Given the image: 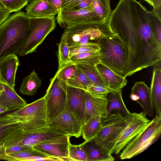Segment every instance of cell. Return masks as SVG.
<instances>
[{
  "label": "cell",
  "mask_w": 161,
  "mask_h": 161,
  "mask_svg": "<svg viewBox=\"0 0 161 161\" xmlns=\"http://www.w3.org/2000/svg\"><path fill=\"white\" fill-rule=\"evenodd\" d=\"M150 12L136 0H119L108 20L112 31L128 49L125 77L161 64V43L153 30Z\"/></svg>",
  "instance_id": "1"
},
{
  "label": "cell",
  "mask_w": 161,
  "mask_h": 161,
  "mask_svg": "<svg viewBox=\"0 0 161 161\" xmlns=\"http://www.w3.org/2000/svg\"><path fill=\"white\" fill-rule=\"evenodd\" d=\"M30 33V17L25 13L10 15L0 25V60L18 54Z\"/></svg>",
  "instance_id": "2"
},
{
  "label": "cell",
  "mask_w": 161,
  "mask_h": 161,
  "mask_svg": "<svg viewBox=\"0 0 161 161\" xmlns=\"http://www.w3.org/2000/svg\"><path fill=\"white\" fill-rule=\"evenodd\" d=\"M98 44L100 62L124 76L129 57L127 46L115 34L103 37Z\"/></svg>",
  "instance_id": "3"
},
{
  "label": "cell",
  "mask_w": 161,
  "mask_h": 161,
  "mask_svg": "<svg viewBox=\"0 0 161 161\" xmlns=\"http://www.w3.org/2000/svg\"><path fill=\"white\" fill-rule=\"evenodd\" d=\"M108 20L101 23L79 25L65 29L62 36L69 47L90 44H98L104 37L114 34Z\"/></svg>",
  "instance_id": "4"
},
{
  "label": "cell",
  "mask_w": 161,
  "mask_h": 161,
  "mask_svg": "<svg viewBox=\"0 0 161 161\" xmlns=\"http://www.w3.org/2000/svg\"><path fill=\"white\" fill-rule=\"evenodd\" d=\"M131 114L124 116L119 112L110 114L103 119L99 132L91 140L103 150L111 154L113 145L127 124Z\"/></svg>",
  "instance_id": "5"
},
{
  "label": "cell",
  "mask_w": 161,
  "mask_h": 161,
  "mask_svg": "<svg viewBox=\"0 0 161 161\" xmlns=\"http://www.w3.org/2000/svg\"><path fill=\"white\" fill-rule=\"evenodd\" d=\"M161 134V116L156 115L149 124L122 150L121 160L132 158L142 153L155 142Z\"/></svg>",
  "instance_id": "6"
},
{
  "label": "cell",
  "mask_w": 161,
  "mask_h": 161,
  "mask_svg": "<svg viewBox=\"0 0 161 161\" xmlns=\"http://www.w3.org/2000/svg\"><path fill=\"white\" fill-rule=\"evenodd\" d=\"M56 24L54 18L30 17L29 36L18 53L23 56L35 52L47 36L54 30Z\"/></svg>",
  "instance_id": "7"
},
{
  "label": "cell",
  "mask_w": 161,
  "mask_h": 161,
  "mask_svg": "<svg viewBox=\"0 0 161 161\" xmlns=\"http://www.w3.org/2000/svg\"><path fill=\"white\" fill-rule=\"evenodd\" d=\"M67 84L58 79L56 74L50 79V85L44 96L48 123L64 109L67 96Z\"/></svg>",
  "instance_id": "8"
},
{
  "label": "cell",
  "mask_w": 161,
  "mask_h": 161,
  "mask_svg": "<svg viewBox=\"0 0 161 161\" xmlns=\"http://www.w3.org/2000/svg\"><path fill=\"white\" fill-rule=\"evenodd\" d=\"M25 120V130H32L48 125L44 97L10 113Z\"/></svg>",
  "instance_id": "9"
},
{
  "label": "cell",
  "mask_w": 161,
  "mask_h": 161,
  "mask_svg": "<svg viewBox=\"0 0 161 161\" xmlns=\"http://www.w3.org/2000/svg\"><path fill=\"white\" fill-rule=\"evenodd\" d=\"M65 135L63 132L48 125L45 127L30 130H25L0 145V148H4L19 145L32 147L48 139Z\"/></svg>",
  "instance_id": "10"
},
{
  "label": "cell",
  "mask_w": 161,
  "mask_h": 161,
  "mask_svg": "<svg viewBox=\"0 0 161 161\" xmlns=\"http://www.w3.org/2000/svg\"><path fill=\"white\" fill-rule=\"evenodd\" d=\"M143 111L131 114L128 122L116 140L112 149L111 154H118L134 137L150 123Z\"/></svg>",
  "instance_id": "11"
},
{
  "label": "cell",
  "mask_w": 161,
  "mask_h": 161,
  "mask_svg": "<svg viewBox=\"0 0 161 161\" xmlns=\"http://www.w3.org/2000/svg\"><path fill=\"white\" fill-rule=\"evenodd\" d=\"M57 20L59 25L65 29L79 25L101 23L106 21L95 13L91 5L76 11L60 10L58 14Z\"/></svg>",
  "instance_id": "12"
},
{
  "label": "cell",
  "mask_w": 161,
  "mask_h": 161,
  "mask_svg": "<svg viewBox=\"0 0 161 161\" xmlns=\"http://www.w3.org/2000/svg\"><path fill=\"white\" fill-rule=\"evenodd\" d=\"M48 125L70 136L78 138L81 136V124L66 106L62 112Z\"/></svg>",
  "instance_id": "13"
},
{
  "label": "cell",
  "mask_w": 161,
  "mask_h": 161,
  "mask_svg": "<svg viewBox=\"0 0 161 161\" xmlns=\"http://www.w3.org/2000/svg\"><path fill=\"white\" fill-rule=\"evenodd\" d=\"M70 137L67 135H62L43 142L32 147L49 156L67 158Z\"/></svg>",
  "instance_id": "14"
},
{
  "label": "cell",
  "mask_w": 161,
  "mask_h": 161,
  "mask_svg": "<svg viewBox=\"0 0 161 161\" xmlns=\"http://www.w3.org/2000/svg\"><path fill=\"white\" fill-rule=\"evenodd\" d=\"M85 91L67 86L66 106L82 125L86 115Z\"/></svg>",
  "instance_id": "15"
},
{
  "label": "cell",
  "mask_w": 161,
  "mask_h": 161,
  "mask_svg": "<svg viewBox=\"0 0 161 161\" xmlns=\"http://www.w3.org/2000/svg\"><path fill=\"white\" fill-rule=\"evenodd\" d=\"M85 101L86 115L84 124L90 119L94 117L99 116L104 119L107 116L108 100L107 97H94L86 91Z\"/></svg>",
  "instance_id": "16"
},
{
  "label": "cell",
  "mask_w": 161,
  "mask_h": 161,
  "mask_svg": "<svg viewBox=\"0 0 161 161\" xmlns=\"http://www.w3.org/2000/svg\"><path fill=\"white\" fill-rule=\"evenodd\" d=\"M25 14L29 17L54 18L59 11L47 0H32L25 8Z\"/></svg>",
  "instance_id": "17"
},
{
  "label": "cell",
  "mask_w": 161,
  "mask_h": 161,
  "mask_svg": "<svg viewBox=\"0 0 161 161\" xmlns=\"http://www.w3.org/2000/svg\"><path fill=\"white\" fill-rule=\"evenodd\" d=\"M0 83L3 89L0 95V106L6 107L11 110L17 109L27 104L25 100L9 86L0 75Z\"/></svg>",
  "instance_id": "18"
},
{
  "label": "cell",
  "mask_w": 161,
  "mask_h": 161,
  "mask_svg": "<svg viewBox=\"0 0 161 161\" xmlns=\"http://www.w3.org/2000/svg\"><path fill=\"white\" fill-rule=\"evenodd\" d=\"M24 123L23 118L10 113L0 116V143L17 131L24 128Z\"/></svg>",
  "instance_id": "19"
},
{
  "label": "cell",
  "mask_w": 161,
  "mask_h": 161,
  "mask_svg": "<svg viewBox=\"0 0 161 161\" xmlns=\"http://www.w3.org/2000/svg\"><path fill=\"white\" fill-rule=\"evenodd\" d=\"M19 65L18 58L15 55L8 56L0 60V75L14 90L16 73Z\"/></svg>",
  "instance_id": "20"
},
{
  "label": "cell",
  "mask_w": 161,
  "mask_h": 161,
  "mask_svg": "<svg viewBox=\"0 0 161 161\" xmlns=\"http://www.w3.org/2000/svg\"><path fill=\"white\" fill-rule=\"evenodd\" d=\"M96 66L102 78L109 88L113 90H120L126 85V78L117 74L100 62Z\"/></svg>",
  "instance_id": "21"
},
{
  "label": "cell",
  "mask_w": 161,
  "mask_h": 161,
  "mask_svg": "<svg viewBox=\"0 0 161 161\" xmlns=\"http://www.w3.org/2000/svg\"><path fill=\"white\" fill-rule=\"evenodd\" d=\"M131 93L137 95L139 97L136 102L142 107L143 111L150 117H153V107L151 99L150 88L144 81L136 82L131 88Z\"/></svg>",
  "instance_id": "22"
},
{
  "label": "cell",
  "mask_w": 161,
  "mask_h": 161,
  "mask_svg": "<svg viewBox=\"0 0 161 161\" xmlns=\"http://www.w3.org/2000/svg\"><path fill=\"white\" fill-rule=\"evenodd\" d=\"M150 89L153 108L156 115L161 116V64L154 66Z\"/></svg>",
  "instance_id": "23"
},
{
  "label": "cell",
  "mask_w": 161,
  "mask_h": 161,
  "mask_svg": "<svg viewBox=\"0 0 161 161\" xmlns=\"http://www.w3.org/2000/svg\"><path fill=\"white\" fill-rule=\"evenodd\" d=\"M87 157V161H113L112 154L95 144L91 140L81 143Z\"/></svg>",
  "instance_id": "24"
},
{
  "label": "cell",
  "mask_w": 161,
  "mask_h": 161,
  "mask_svg": "<svg viewBox=\"0 0 161 161\" xmlns=\"http://www.w3.org/2000/svg\"><path fill=\"white\" fill-rule=\"evenodd\" d=\"M108 104L107 108V116L114 110L119 111L123 116L131 114L126 106L122 97V90H116L108 93L107 96Z\"/></svg>",
  "instance_id": "25"
},
{
  "label": "cell",
  "mask_w": 161,
  "mask_h": 161,
  "mask_svg": "<svg viewBox=\"0 0 161 161\" xmlns=\"http://www.w3.org/2000/svg\"><path fill=\"white\" fill-rule=\"evenodd\" d=\"M42 80L33 70L23 80L19 89L22 94L29 96L34 95L42 85Z\"/></svg>",
  "instance_id": "26"
},
{
  "label": "cell",
  "mask_w": 161,
  "mask_h": 161,
  "mask_svg": "<svg viewBox=\"0 0 161 161\" xmlns=\"http://www.w3.org/2000/svg\"><path fill=\"white\" fill-rule=\"evenodd\" d=\"M103 119L99 116L92 118L82 126L81 135L85 141L95 137L99 132Z\"/></svg>",
  "instance_id": "27"
},
{
  "label": "cell",
  "mask_w": 161,
  "mask_h": 161,
  "mask_svg": "<svg viewBox=\"0 0 161 161\" xmlns=\"http://www.w3.org/2000/svg\"><path fill=\"white\" fill-rule=\"evenodd\" d=\"M75 64L93 84L102 85L109 88L102 78L96 65L80 64Z\"/></svg>",
  "instance_id": "28"
},
{
  "label": "cell",
  "mask_w": 161,
  "mask_h": 161,
  "mask_svg": "<svg viewBox=\"0 0 161 161\" xmlns=\"http://www.w3.org/2000/svg\"><path fill=\"white\" fill-rule=\"evenodd\" d=\"M69 61L76 64L96 65L100 62V54L99 51L78 54L70 57Z\"/></svg>",
  "instance_id": "29"
},
{
  "label": "cell",
  "mask_w": 161,
  "mask_h": 161,
  "mask_svg": "<svg viewBox=\"0 0 161 161\" xmlns=\"http://www.w3.org/2000/svg\"><path fill=\"white\" fill-rule=\"evenodd\" d=\"M77 68L76 72L69 78L67 84L68 86L86 91L88 87L93 83L79 68Z\"/></svg>",
  "instance_id": "30"
},
{
  "label": "cell",
  "mask_w": 161,
  "mask_h": 161,
  "mask_svg": "<svg viewBox=\"0 0 161 161\" xmlns=\"http://www.w3.org/2000/svg\"><path fill=\"white\" fill-rule=\"evenodd\" d=\"M91 5L100 17L105 21L108 20L111 12L110 0H91Z\"/></svg>",
  "instance_id": "31"
},
{
  "label": "cell",
  "mask_w": 161,
  "mask_h": 161,
  "mask_svg": "<svg viewBox=\"0 0 161 161\" xmlns=\"http://www.w3.org/2000/svg\"><path fill=\"white\" fill-rule=\"evenodd\" d=\"M35 156H48L40 151L33 149L30 150L0 155V160L20 161L21 158Z\"/></svg>",
  "instance_id": "32"
},
{
  "label": "cell",
  "mask_w": 161,
  "mask_h": 161,
  "mask_svg": "<svg viewBox=\"0 0 161 161\" xmlns=\"http://www.w3.org/2000/svg\"><path fill=\"white\" fill-rule=\"evenodd\" d=\"M58 69H60L70 60L69 48L65 39L62 36L60 42L58 44Z\"/></svg>",
  "instance_id": "33"
},
{
  "label": "cell",
  "mask_w": 161,
  "mask_h": 161,
  "mask_svg": "<svg viewBox=\"0 0 161 161\" xmlns=\"http://www.w3.org/2000/svg\"><path fill=\"white\" fill-rule=\"evenodd\" d=\"M68 158L69 161H87V157L82 144L78 145L69 144Z\"/></svg>",
  "instance_id": "34"
},
{
  "label": "cell",
  "mask_w": 161,
  "mask_h": 161,
  "mask_svg": "<svg viewBox=\"0 0 161 161\" xmlns=\"http://www.w3.org/2000/svg\"><path fill=\"white\" fill-rule=\"evenodd\" d=\"M77 69L75 64L69 61L58 69L56 74L58 79L67 83L69 78L75 73Z\"/></svg>",
  "instance_id": "35"
},
{
  "label": "cell",
  "mask_w": 161,
  "mask_h": 161,
  "mask_svg": "<svg viewBox=\"0 0 161 161\" xmlns=\"http://www.w3.org/2000/svg\"><path fill=\"white\" fill-rule=\"evenodd\" d=\"M70 57L78 54L99 51L100 48L98 44L90 43L69 47Z\"/></svg>",
  "instance_id": "36"
},
{
  "label": "cell",
  "mask_w": 161,
  "mask_h": 161,
  "mask_svg": "<svg viewBox=\"0 0 161 161\" xmlns=\"http://www.w3.org/2000/svg\"><path fill=\"white\" fill-rule=\"evenodd\" d=\"M116 90H113L104 86L93 84L88 88L87 92L95 97H106L110 92Z\"/></svg>",
  "instance_id": "37"
},
{
  "label": "cell",
  "mask_w": 161,
  "mask_h": 161,
  "mask_svg": "<svg viewBox=\"0 0 161 161\" xmlns=\"http://www.w3.org/2000/svg\"><path fill=\"white\" fill-rule=\"evenodd\" d=\"M30 0H0L5 7L11 12H18L27 5Z\"/></svg>",
  "instance_id": "38"
},
{
  "label": "cell",
  "mask_w": 161,
  "mask_h": 161,
  "mask_svg": "<svg viewBox=\"0 0 161 161\" xmlns=\"http://www.w3.org/2000/svg\"><path fill=\"white\" fill-rule=\"evenodd\" d=\"M91 0H78L72 3L61 10L65 11H76L83 9L91 5Z\"/></svg>",
  "instance_id": "39"
},
{
  "label": "cell",
  "mask_w": 161,
  "mask_h": 161,
  "mask_svg": "<svg viewBox=\"0 0 161 161\" xmlns=\"http://www.w3.org/2000/svg\"><path fill=\"white\" fill-rule=\"evenodd\" d=\"M32 147L19 145L11 146L6 148L0 149V155L14 153L20 151L33 149Z\"/></svg>",
  "instance_id": "40"
},
{
  "label": "cell",
  "mask_w": 161,
  "mask_h": 161,
  "mask_svg": "<svg viewBox=\"0 0 161 161\" xmlns=\"http://www.w3.org/2000/svg\"><path fill=\"white\" fill-rule=\"evenodd\" d=\"M66 161V158H58L49 156H35L21 158L20 161Z\"/></svg>",
  "instance_id": "41"
},
{
  "label": "cell",
  "mask_w": 161,
  "mask_h": 161,
  "mask_svg": "<svg viewBox=\"0 0 161 161\" xmlns=\"http://www.w3.org/2000/svg\"><path fill=\"white\" fill-rule=\"evenodd\" d=\"M152 6L151 11L161 20V0H144Z\"/></svg>",
  "instance_id": "42"
},
{
  "label": "cell",
  "mask_w": 161,
  "mask_h": 161,
  "mask_svg": "<svg viewBox=\"0 0 161 161\" xmlns=\"http://www.w3.org/2000/svg\"><path fill=\"white\" fill-rule=\"evenodd\" d=\"M12 13L6 8H0V25L7 19Z\"/></svg>",
  "instance_id": "43"
},
{
  "label": "cell",
  "mask_w": 161,
  "mask_h": 161,
  "mask_svg": "<svg viewBox=\"0 0 161 161\" xmlns=\"http://www.w3.org/2000/svg\"><path fill=\"white\" fill-rule=\"evenodd\" d=\"M51 4L55 7L59 12L61 10L64 0H47Z\"/></svg>",
  "instance_id": "44"
},
{
  "label": "cell",
  "mask_w": 161,
  "mask_h": 161,
  "mask_svg": "<svg viewBox=\"0 0 161 161\" xmlns=\"http://www.w3.org/2000/svg\"><path fill=\"white\" fill-rule=\"evenodd\" d=\"M78 0H64L61 8Z\"/></svg>",
  "instance_id": "45"
},
{
  "label": "cell",
  "mask_w": 161,
  "mask_h": 161,
  "mask_svg": "<svg viewBox=\"0 0 161 161\" xmlns=\"http://www.w3.org/2000/svg\"><path fill=\"white\" fill-rule=\"evenodd\" d=\"M130 97L132 100L136 102L139 99V97L137 95L133 93H131Z\"/></svg>",
  "instance_id": "46"
},
{
  "label": "cell",
  "mask_w": 161,
  "mask_h": 161,
  "mask_svg": "<svg viewBox=\"0 0 161 161\" xmlns=\"http://www.w3.org/2000/svg\"><path fill=\"white\" fill-rule=\"evenodd\" d=\"M10 110H11L7 107L0 106V115Z\"/></svg>",
  "instance_id": "47"
},
{
  "label": "cell",
  "mask_w": 161,
  "mask_h": 161,
  "mask_svg": "<svg viewBox=\"0 0 161 161\" xmlns=\"http://www.w3.org/2000/svg\"><path fill=\"white\" fill-rule=\"evenodd\" d=\"M0 8H6L0 2Z\"/></svg>",
  "instance_id": "48"
}]
</instances>
